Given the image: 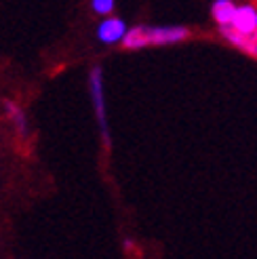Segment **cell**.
<instances>
[{
  "instance_id": "6da1fadb",
  "label": "cell",
  "mask_w": 257,
  "mask_h": 259,
  "mask_svg": "<svg viewBox=\"0 0 257 259\" xmlns=\"http://www.w3.org/2000/svg\"><path fill=\"white\" fill-rule=\"evenodd\" d=\"M190 36V30L184 25H135L124 38L122 47L128 51H139L144 47H160V45H175Z\"/></svg>"
},
{
  "instance_id": "7a4b0ae2",
  "label": "cell",
  "mask_w": 257,
  "mask_h": 259,
  "mask_svg": "<svg viewBox=\"0 0 257 259\" xmlns=\"http://www.w3.org/2000/svg\"><path fill=\"white\" fill-rule=\"evenodd\" d=\"M89 93H91L93 101V112H95V120L99 126V137L104 141V148L110 150L112 141H110V126H108V110H106V87H104V68L93 66L89 72Z\"/></svg>"
},
{
  "instance_id": "3957f363",
  "label": "cell",
  "mask_w": 257,
  "mask_h": 259,
  "mask_svg": "<svg viewBox=\"0 0 257 259\" xmlns=\"http://www.w3.org/2000/svg\"><path fill=\"white\" fill-rule=\"evenodd\" d=\"M126 32H128V28L120 17H106L97 25L95 36H97V40L104 45H116V42H122Z\"/></svg>"
},
{
  "instance_id": "277c9868",
  "label": "cell",
  "mask_w": 257,
  "mask_h": 259,
  "mask_svg": "<svg viewBox=\"0 0 257 259\" xmlns=\"http://www.w3.org/2000/svg\"><path fill=\"white\" fill-rule=\"evenodd\" d=\"M232 25L234 30L242 32V34H253L255 36V30H257V7L255 5H240L236 7V13H234V19H232Z\"/></svg>"
},
{
  "instance_id": "5b68a950",
  "label": "cell",
  "mask_w": 257,
  "mask_h": 259,
  "mask_svg": "<svg viewBox=\"0 0 257 259\" xmlns=\"http://www.w3.org/2000/svg\"><path fill=\"white\" fill-rule=\"evenodd\" d=\"M220 32L228 42H232L234 47H238L242 51H247L249 55L257 57V38L253 34H242V32L234 30L232 25H220Z\"/></svg>"
},
{
  "instance_id": "8992f818",
  "label": "cell",
  "mask_w": 257,
  "mask_h": 259,
  "mask_svg": "<svg viewBox=\"0 0 257 259\" xmlns=\"http://www.w3.org/2000/svg\"><path fill=\"white\" fill-rule=\"evenodd\" d=\"M5 114H7V118L13 122V126H15V131L17 135L25 137L30 133V126H28V118H25V112L23 108L19 106L17 101H11V99H5Z\"/></svg>"
},
{
  "instance_id": "52a82bcc",
  "label": "cell",
  "mask_w": 257,
  "mask_h": 259,
  "mask_svg": "<svg viewBox=\"0 0 257 259\" xmlns=\"http://www.w3.org/2000/svg\"><path fill=\"white\" fill-rule=\"evenodd\" d=\"M211 13H213V19L217 21V25H230L234 19L236 5L232 0H215Z\"/></svg>"
},
{
  "instance_id": "ba28073f",
  "label": "cell",
  "mask_w": 257,
  "mask_h": 259,
  "mask_svg": "<svg viewBox=\"0 0 257 259\" xmlns=\"http://www.w3.org/2000/svg\"><path fill=\"white\" fill-rule=\"evenodd\" d=\"M114 0H91V9L93 13H97V15H112V11H114Z\"/></svg>"
},
{
  "instance_id": "9c48e42d",
  "label": "cell",
  "mask_w": 257,
  "mask_h": 259,
  "mask_svg": "<svg viewBox=\"0 0 257 259\" xmlns=\"http://www.w3.org/2000/svg\"><path fill=\"white\" fill-rule=\"evenodd\" d=\"M255 38H257V30H255Z\"/></svg>"
}]
</instances>
